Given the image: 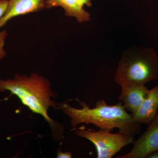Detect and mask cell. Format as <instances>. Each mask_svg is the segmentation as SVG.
<instances>
[{"mask_svg":"<svg viewBox=\"0 0 158 158\" xmlns=\"http://www.w3.org/2000/svg\"><path fill=\"white\" fill-rule=\"evenodd\" d=\"M58 6L64 9L66 16L76 18L79 23L87 22L90 20V13L79 6L76 0H46V9Z\"/></svg>","mask_w":158,"mask_h":158,"instance_id":"cell-9","label":"cell"},{"mask_svg":"<svg viewBox=\"0 0 158 158\" xmlns=\"http://www.w3.org/2000/svg\"><path fill=\"white\" fill-rule=\"evenodd\" d=\"M147 125L145 131L134 141L131 150L127 154L117 158H148L152 153L158 151V114Z\"/></svg>","mask_w":158,"mask_h":158,"instance_id":"cell-5","label":"cell"},{"mask_svg":"<svg viewBox=\"0 0 158 158\" xmlns=\"http://www.w3.org/2000/svg\"><path fill=\"white\" fill-rule=\"evenodd\" d=\"M149 158H158V151L152 153L148 157Z\"/></svg>","mask_w":158,"mask_h":158,"instance_id":"cell-14","label":"cell"},{"mask_svg":"<svg viewBox=\"0 0 158 158\" xmlns=\"http://www.w3.org/2000/svg\"><path fill=\"white\" fill-rule=\"evenodd\" d=\"M121 87L118 99L126 110L131 114L135 113L147 97L149 90L144 85H125Z\"/></svg>","mask_w":158,"mask_h":158,"instance_id":"cell-7","label":"cell"},{"mask_svg":"<svg viewBox=\"0 0 158 158\" xmlns=\"http://www.w3.org/2000/svg\"><path fill=\"white\" fill-rule=\"evenodd\" d=\"M79 103L82 109L73 107L67 103L59 104V109L70 118L73 127L83 123L92 124L110 132L117 128L119 132L132 137L141 131V124L134 121L122 102L109 106L102 100L93 108L83 102L79 101Z\"/></svg>","mask_w":158,"mask_h":158,"instance_id":"cell-2","label":"cell"},{"mask_svg":"<svg viewBox=\"0 0 158 158\" xmlns=\"http://www.w3.org/2000/svg\"><path fill=\"white\" fill-rule=\"evenodd\" d=\"M6 91L16 95L32 112L43 116L50 127L54 140H61L64 126L52 119L48 113L50 107L59 109V104L52 99L56 98V93L51 89L48 80L36 73L30 77L16 74L13 79H0V92Z\"/></svg>","mask_w":158,"mask_h":158,"instance_id":"cell-1","label":"cell"},{"mask_svg":"<svg viewBox=\"0 0 158 158\" xmlns=\"http://www.w3.org/2000/svg\"><path fill=\"white\" fill-rule=\"evenodd\" d=\"M158 84L150 90L148 95L135 113H131L134 121L140 124H148L158 115Z\"/></svg>","mask_w":158,"mask_h":158,"instance_id":"cell-8","label":"cell"},{"mask_svg":"<svg viewBox=\"0 0 158 158\" xmlns=\"http://www.w3.org/2000/svg\"><path fill=\"white\" fill-rule=\"evenodd\" d=\"M46 0H9L5 14L0 19V28L13 18L46 9Z\"/></svg>","mask_w":158,"mask_h":158,"instance_id":"cell-6","label":"cell"},{"mask_svg":"<svg viewBox=\"0 0 158 158\" xmlns=\"http://www.w3.org/2000/svg\"><path fill=\"white\" fill-rule=\"evenodd\" d=\"M158 79V56L152 48L132 49L122 55L114 81L122 86L144 85Z\"/></svg>","mask_w":158,"mask_h":158,"instance_id":"cell-3","label":"cell"},{"mask_svg":"<svg viewBox=\"0 0 158 158\" xmlns=\"http://www.w3.org/2000/svg\"><path fill=\"white\" fill-rule=\"evenodd\" d=\"M80 128L74 132L77 136L86 138L92 142L97 150L98 158H111L128 144L134 143V137L119 132L113 134L107 130L98 131Z\"/></svg>","mask_w":158,"mask_h":158,"instance_id":"cell-4","label":"cell"},{"mask_svg":"<svg viewBox=\"0 0 158 158\" xmlns=\"http://www.w3.org/2000/svg\"><path fill=\"white\" fill-rule=\"evenodd\" d=\"M72 157V155L70 152H62L60 148H59L57 151V158H71Z\"/></svg>","mask_w":158,"mask_h":158,"instance_id":"cell-12","label":"cell"},{"mask_svg":"<svg viewBox=\"0 0 158 158\" xmlns=\"http://www.w3.org/2000/svg\"><path fill=\"white\" fill-rule=\"evenodd\" d=\"M7 32L6 30L0 31V60L6 56V53L4 49L5 40L7 36Z\"/></svg>","mask_w":158,"mask_h":158,"instance_id":"cell-10","label":"cell"},{"mask_svg":"<svg viewBox=\"0 0 158 158\" xmlns=\"http://www.w3.org/2000/svg\"><path fill=\"white\" fill-rule=\"evenodd\" d=\"M8 3L9 0H0V19L5 14L8 6Z\"/></svg>","mask_w":158,"mask_h":158,"instance_id":"cell-11","label":"cell"},{"mask_svg":"<svg viewBox=\"0 0 158 158\" xmlns=\"http://www.w3.org/2000/svg\"><path fill=\"white\" fill-rule=\"evenodd\" d=\"M77 3L82 7H84V6H87L90 7L92 6L91 1L92 0H76Z\"/></svg>","mask_w":158,"mask_h":158,"instance_id":"cell-13","label":"cell"}]
</instances>
